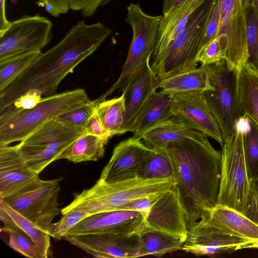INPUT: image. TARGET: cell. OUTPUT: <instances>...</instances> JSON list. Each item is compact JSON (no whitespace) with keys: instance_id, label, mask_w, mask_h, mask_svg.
Listing matches in <instances>:
<instances>
[{"instance_id":"cell-18","label":"cell","mask_w":258,"mask_h":258,"mask_svg":"<svg viewBox=\"0 0 258 258\" xmlns=\"http://www.w3.org/2000/svg\"><path fill=\"white\" fill-rule=\"evenodd\" d=\"M153 151L141 140L133 137L120 142L115 147L98 181L112 183L137 177L138 171Z\"/></svg>"},{"instance_id":"cell-10","label":"cell","mask_w":258,"mask_h":258,"mask_svg":"<svg viewBox=\"0 0 258 258\" xmlns=\"http://www.w3.org/2000/svg\"><path fill=\"white\" fill-rule=\"evenodd\" d=\"M61 180V177L42 180L36 186L1 201L47 232L53 219L61 211L58 202Z\"/></svg>"},{"instance_id":"cell-7","label":"cell","mask_w":258,"mask_h":258,"mask_svg":"<svg viewBox=\"0 0 258 258\" xmlns=\"http://www.w3.org/2000/svg\"><path fill=\"white\" fill-rule=\"evenodd\" d=\"M85 128L54 119L39 127L16 145L29 167L38 174L79 137Z\"/></svg>"},{"instance_id":"cell-2","label":"cell","mask_w":258,"mask_h":258,"mask_svg":"<svg viewBox=\"0 0 258 258\" xmlns=\"http://www.w3.org/2000/svg\"><path fill=\"white\" fill-rule=\"evenodd\" d=\"M164 149L173 169L180 199L188 223L207 216L217 205L222 168V151L209 140L168 143Z\"/></svg>"},{"instance_id":"cell-28","label":"cell","mask_w":258,"mask_h":258,"mask_svg":"<svg viewBox=\"0 0 258 258\" xmlns=\"http://www.w3.org/2000/svg\"><path fill=\"white\" fill-rule=\"evenodd\" d=\"M0 218L4 226L1 228V231L9 234L10 247L28 257L43 258L33 240L17 226L7 213L1 208Z\"/></svg>"},{"instance_id":"cell-5","label":"cell","mask_w":258,"mask_h":258,"mask_svg":"<svg viewBox=\"0 0 258 258\" xmlns=\"http://www.w3.org/2000/svg\"><path fill=\"white\" fill-rule=\"evenodd\" d=\"M217 1L205 0L185 30L161 53L151 57V67L160 80L197 67L203 32Z\"/></svg>"},{"instance_id":"cell-42","label":"cell","mask_w":258,"mask_h":258,"mask_svg":"<svg viewBox=\"0 0 258 258\" xmlns=\"http://www.w3.org/2000/svg\"><path fill=\"white\" fill-rule=\"evenodd\" d=\"M243 215L258 226V180L251 184L249 195Z\"/></svg>"},{"instance_id":"cell-36","label":"cell","mask_w":258,"mask_h":258,"mask_svg":"<svg viewBox=\"0 0 258 258\" xmlns=\"http://www.w3.org/2000/svg\"><path fill=\"white\" fill-rule=\"evenodd\" d=\"M246 21L248 58L246 62L258 70V12L249 4L246 8Z\"/></svg>"},{"instance_id":"cell-40","label":"cell","mask_w":258,"mask_h":258,"mask_svg":"<svg viewBox=\"0 0 258 258\" xmlns=\"http://www.w3.org/2000/svg\"><path fill=\"white\" fill-rule=\"evenodd\" d=\"M220 21V9L218 0L213 9L211 14L204 29L200 46V50L215 39L218 31Z\"/></svg>"},{"instance_id":"cell-19","label":"cell","mask_w":258,"mask_h":258,"mask_svg":"<svg viewBox=\"0 0 258 258\" xmlns=\"http://www.w3.org/2000/svg\"><path fill=\"white\" fill-rule=\"evenodd\" d=\"M38 174L31 169L16 145L0 146V198L20 194L37 185Z\"/></svg>"},{"instance_id":"cell-6","label":"cell","mask_w":258,"mask_h":258,"mask_svg":"<svg viewBox=\"0 0 258 258\" xmlns=\"http://www.w3.org/2000/svg\"><path fill=\"white\" fill-rule=\"evenodd\" d=\"M126 22L132 27L133 39L126 60L116 82L97 100H105L116 90L122 91L131 77L151 56L154 51L162 16L145 13L138 4L127 7Z\"/></svg>"},{"instance_id":"cell-23","label":"cell","mask_w":258,"mask_h":258,"mask_svg":"<svg viewBox=\"0 0 258 258\" xmlns=\"http://www.w3.org/2000/svg\"><path fill=\"white\" fill-rule=\"evenodd\" d=\"M203 218L226 232L258 241V226L232 209L216 206Z\"/></svg>"},{"instance_id":"cell-8","label":"cell","mask_w":258,"mask_h":258,"mask_svg":"<svg viewBox=\"0 0 258 258\" xmlns=\"http://www.w3.org/2000/svg\"><path fill=\"white\" fill-rule=\"evenodd\" d=\"M222 168L216 206L243 214L251 183L245 165L243 134L236 132L222 146Z\"/></svg>"},{"instance_id":"cell-12","label":"cell","mask_w":258,"mask_h":258,"mask_svg":"<svg viewBox=\"0 0 258 258\" xmlns=\"http://www.w3.org/2000/svg\"><path fill=\"white\" fill-rule=\"evenodd\" d=\"M252 248H258L257 241L226 232L202 218L188 223L181 250L197 255H214Z\"/></svg>"},{"instance_id":"cell-33","label":"cell","mask_w":258,"mask_h":258,"mask_svg":"<svg viewBox=\"0 0 258 258\" xmlns=\"http://www.w3.org/2000/svg\"><path fill=\"white\" fill-rule=\"evenodd\" d=\"M32 51L0 61V92L6 89L41 53Z\"/></svg>"},{"instance_id":"cell-9","label":"cell","mask_w":258,"mask_h":258,"mask_svg":"<svg viewBox=\"0 0 258 258\" xmlns=\"http://www.w3.org/2000/svg\"><path fill=\"white\" fill-rule=\"evenodd\" d=\"M206 66L214 89L206 91L204 94L224 142L235 133L236 122L243 116L236 95V71L230 70L225 59Z\"/></svg>"},{"instance_id":"cell-17","label":"cell","mask_w":258,"mask_h":258,"mask_svg":"<svg viewBox=\"0 0 258 258\" xmlns=\"http://www.w3.org/2000/svg\"><path fill=\"white\" fill-rule=\"evenodd\" d=\"M188 222L176 184L164 191L152 206L146 219L145 230L160 231L184 242Z\"/></svg>"},{"instance_id":"cell-37","label":"cell","mask_w":258,"mask_h":258,"mask_svg":"<svg viewBox=\"0 0 258 258\" xmlns=\"http://www.w3.org/2000/svg\"><path fill=\"white\" fill-rule=\"evenodd\" d=\"M228 49V39L224 35H219L202 48L196 60L201 65L215 64L225 59Z\"/></svg>"},{"instance_id":"cell-44","label":"cell","mask_w":258,"mask_h":258,"mask_svg":"<svg viewBox=\"0 0 258 258\" xmlns=\"http://www.w3.org/2000/svg\"><path fill=\"white\" fill-rule=\"evenodd\" d=\"M85 131L86 133L97 136L107 142L113 137L105 128L95 111L89 119Z\"/></svg>"},{"instance_id":"cell-35","label":"cell","mask_w":258,"mask_h":258,"mask_svg":"<svg viewBox=\"0 0 258 258\" xmlns=\"http://www.w3.org/2000/svg\"><path fill=\"white\" fill-rule=\"evenodd\" d=\"M97 104L96 100L81 102L61 113L55 119L70 126L85 129L87 122L94 113Z\"/></svg>"},{"instance_id":"cell-49","label":"cell","mask_w":258,"mask_h":258,"mask_svg":"<svg viewBox=\"0 0 258 258\" xmlns=\"http://www.w3.org/2000/svg\"><path fill=\"white\" fill-rule=\"evenodd\" d=\"M254 0H248V3L249 4L252 5Z\"/></svg>"},{"instance_id":"cell-45","label":"cell","mask_w":258,"mask_h":258,"mask_svg":"<svg viewBox=\"0 0 258 258\" xmlns=\"http://www.w3.org/2000/svg\"><path fill=\"white\" fill-rule=\"evenodd\" d=\"M42 98V96L36 94H26L9 107L16 110L30 109L34 107Z\"/></svg>"},{"instance_id":"cell-16","label":"cell","mask_w":258,"mask_h":258,"mask_svg":"<svg viewBox=\"0 0 258 258\" xmlns=\"http://www.w3.org/2000/svg\"><path fill=\"white\" fill-rule=\"evenodd\" d=\"M146 217L144 213L131 210L98 213L82 220L66 235L97 233H112L123 235L141 234L146 228Z\"/></svg>"},{"instance_id":"cell-38","label":"cell","mask_w":258,"mask_h":258,"mask_svg":"<svg viewBox=\"0 0 258 258\" xmlns=\"http://www.w3.org/2000/svg\"><path fill=\"white\" fill-rule=\"evenodd\" d=\"M90 216L77 210H71L62 213L61 219L49 225L47 233L55 240L63 239L67 232L79 222Z\"/></svg>"},{"instance_id":"cell-15","label":"cell","mask_w":258,"mask_h":258,"mask_svg":"<svg viewBox=\"0 0 258 258\" xmlns=\"http://www.w3.org/2000/svg\"><path fill=\"white\" fill-rule=\"evenodd\" d=\"M170 95L173 116L223 145L224 141L219 125L209 106L204 92L188 91Z\"/></svg>"},{"instance_id":"cell-14","label":"cell","mask_w":258,"mask_h":258,"mask_svg":"<svg viewBox=\"0 0 258 258\" xmlns=\"http://www.w3.org/2000/svg\"><path fill=\"white\" fill-rule=\"evenodd\" d=\"M63 239L98 257L126 258L147 255L140 234L123 235L97 233L66 235Z\"/></svg>"},{"instance_id":"cell-32","label":"cell","mask_w":258,"mask_h":258,"mask_svg":"<svg viewBox=\"0 0 258 258\" xmlns=\"http://www.w3.org/2000/svg\"><path fill=\"white\" fill-rule=\"evenodd\" d=\"M0 208L5 211L14 223L25 232L35 243L43 258L50 254V235L1 201Z\"/></svg>"},{"instance_id":"cell-39","label":"cell","mask_w":258,"mask_h":258,"mask_svg":"<svg viewBox=\"0 0 258 258\" xmlns=\"http://www.w3.org/2000/svg\"><path fill=\"white\" fill-rule=\"evenodd\" d=\"M164 192L153 193L133 199L120 206L117 210L138 211L147 216L152 206Z\"/></svg>"},{"instance_id":"cell-30","label":"cell","mask_w":258,"mask_h":258,"mask_svg":"<svg viewBox=\"0 0 258 258\" xmlns=\"http://www.w3.org/2000/svg\"><path fill=\"white\" fill-rule=\"evenodd\" d=\"M153 151L143 163L137 176L143 179H160L175 180L171 161L163 148Z\"/></svg>"},{"instance_id":"cell-22","label":"cell","mask_w":258,"mask_h":258,"mask_svg":"<svg viewBox=\"0 0 258 258\" xmlns=\"http://www.w3.org/2000/svg\"><path fill=\"white\" fill-rule=\"evenodd\" d=\"M205 1L189 0L163 14L151 57L161 53L185 30L194 13Z\"/></svg>"},{"instance_id":"cell-31","label":"cell","mask_w":258,"mask_h":258,"mask_svg":"<svg viewBox=\"0 0 258 258\" xmlns=\"http://www.w3.org/2000/svg\"><path fill=\"white\" fill-rule=\"evenodd\" d=\"M140 236L147 255L161 257L181 250L184 243L180 238L156 230H145Z\"/></svg>"},{"instance_id":"cell-47","label":"cell","mask_w":258,"mask_h":258,"mask_svg":"<svg viewBox=\"0 0 258 258\" xmlns=\"http://www.w3.org/2000/svg\"><path fill=\"white\" fill-rule=\"evenodd\" d=\"M189 0H164L163 5V14L168 13L174 8L183 5Z\"/></svg>"},{"instance_id":"cell-34","label":"cell","mask_w":258,"mask_h":258,"mask_svg":"<svg viewBox=\"0 0 258 258\" xmlns=\"http://www.w3.org/2000/svg\"><path fill=\"white\" fill-rule=\"evenodd\" d=\"M247 117L250 128L243 134V148L247 174L253 183L258 180V124L252 118Z\"/></svg>"},{"instance_id":"cell-41","label":"cell","mask_w":258,"mask_h":258,"mask_svg":"<svg viewBox=\"0 0 258 258\" xmlns=\"http://www.w3.org/2000/svg\"><path fill=\"white\" fill-rule=\"evenodd\" d=\"M111 0H69L70 9L80 11L84 17H92L99 7H103Z\"/></svg>"},{"instance_id":"cell-1","label":"cell","mask_w":258,"mask_h":258,"mask_svg":"<svg viewBox=\"0 0 258 258\" xmlns=\"http://www.w3.org/2000/svg\"><path fill=\"white\" fill-rule=\"evenodd\" d=\"M111 32L100 22H79L0 92V112L27 93L42 97L53 95L62 80L96 51Z\"/></svg>"},{"instance_id":"cell-11","label":"cell","mask_w":258,"mask_h":258,"mask_svg":"<svg viewBox=\"0 0 258 258\" xmlns=\"http://www.w3.org/2000/svg\"><path fill=\"white\" fill-rule=\"evenodd\" d=\"M52 22L39 15L24 16L11 22L0 36V61L32 51H41L52 37Z\"/></svg>"},{"instance_id":"cell-24","label":"cell","mask_w":258,"mask_h":258,"mask_svg":"<svg viewBox=\"0 0 258 258\" xmlns=\"http://www.w3.org/2000/svg\"><path fill=\"white\" fill-rule=\"evenodd\" d=\"M236 92L242 115L258 124V70L247 62L236 71Z\"/></svg>"},{"instance_id":"cell-13","label":"cell","mask_w":258,"mask_h":258,"mask_svg":"<svg viewBox=\"0 0 258 258\" xmlns=\"http://www.w3.org/2000/svg\"><path fill=\"white\" fill-rule=\"evenodd\" d=\"M248 0H218L220 21L217 36L228 39L225 60L232 71L240 69L247 60L246 8Z\"/></svg>"},{"instance_id":"cell-26","label":"cell","mask_w":258,"mask_h":258,"mask_svg":"<svg viewBox=\"0 0 258 258\" xmlns=\"http://www.w3.org/2000/svg\"><path fill=\"white\" fill-rule=\"evenodd\" d=\"M173 116L171 95L155 92L134 123L131 131L133 137H138L154 124Z\"/></svg>"},{"instance_id":"cell-4","label":"cell","mask_w":258,"mask_h":258,"mask_svg":"<svg viewBox=\"0 0 258 258\" xmlns=\"http://www.w3.org/2000/svg\"><path fill=\"white\" fill-rule=\"evenodd\" d=\"M174 180L143 179L138 176L112 183L99 182L91 188L76 194L72 202L61 209L63 213L77 210L89 215L117 210L124 203L149 194L164 192L173 188Z\"/></svg>"},{"instance_id":"cell-20","label":"cell","mask_w":258,"mask_h":258,"mask_svg":"<svg viewBox=\"0 0 258 258\" xmlns=\"http://www.w3.org/2000/svg\"><path fill=\"white\" fill-rule=\"evenodd\" d=\"M149 58L131 77L124 87L125 113L121 134L131 132L134 123L153 93L159 79L151 67Z\"/></svg>"},{"instance_id":"cell-46","label":"cell","mask_w":258,"mask_h":258,"mask_svg":"<svg viewBox=\"0 0 258 258\" xmlns=\"http://www.w3.org/2000/svg\"><path fill=\"white\" fill-rule=\"evenodd\" d=\"M6 0H0V36L7 30L11 22L6 18L5 5Z\"/></svg>"},{"instance_id":"cell-29","label":"cell","mask_w":258,"mask_h":258,"mask_svg":"<svg viewBox=\"0 0 258 258\" xmlns=\"http://www.w3.org/2000/svg\"><path fill=\"white\" fill-rule=\"evenodd\" d=\"M95 111L105 128L112 135H121L125 113L124 94L99 102Z\"/></svg>"},{"instance_id":"cell-25","label":"cell","mask_w":258,"mask_h":258,"mask_svg":"<svg viewBox=\"0 0 258 258\" xmlns=\"http://www.w3.org/2000/svg\"><path fill=\"white\" fill-rule=\"evenodd\" d=\"M160 92L168 94L188 92H205L214 89L206 65L178 73L159 81Z\"/></svg>"},{"instance_id":"cell-21","label":"cell","mask_w":258,"mask_h":258,"mask_svg":"<svg viewBox=\"0 0 258 258\" xmlns=\"http://www.w3.org/2000/svg\"><path fill=\"white\" fill-rule=\"evenodd\" d=\"M136 138L152 149L162 148L172 142L188 140L203 142L208 140L207 136L192 128L175 116L158 122Z\"/></svg>"},{"instance_id":"cell-43","label":"cell","mask_w":258,"mask_h":258,"mask_svg":"<svg viewBox=\"0 0 258 258\" xmlns=\"http://www.w3.org/2000/svg\"><path fill=\"white\" fill-rule=\"evenodd\" d=\"M36 4L39 7L43 8L50 15L55 18L66 14L70 9L69 0H38Z\"/></svg>"},{"instance_id":"cell-27","label":"cell","mask_w":258,"mask_h":258,"mask_svg":"<svg viewBox=\"0 0 258 258\" xmlns=\"http://www.w3.org/2000/svg\"><path fill=\"white\" fill-rule=\"evenodd\" d=\"M107 142L102 139L85 133L76 139L58 157L74 163L96 161L102 158Z\"/></svg>"},{"instance_id":"cell-48","label":"cell","mask_w":258,"mask_h":258,"mask_svg":"<svg viewBox=\"0 0 258 258\" xmlns=\"http://www.w3.org/2000/svg\"><path fill=\"white\" fill-rule=\"evenodd\" d=\"M255 9L258 12V0H254L252 5Z\"/></svg>"},{"instance_id":"cell-3","label":"cell","mask_w":258,"mask_h":258,"mask_svg":"<svg viewBox=\"0 0 258 258\" xmlns=\"http://www.w3.org/2000/svg\"><path fill=\"white\" fill-rule=\"evenodd\" d=\"M89 100L85 90L79 88L42 98L30 109L8 107L0 112V146L22 141L61 113Z\"/></svg>"}]
</instances>
